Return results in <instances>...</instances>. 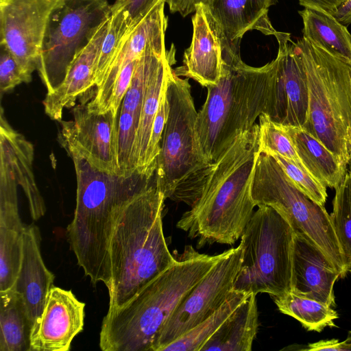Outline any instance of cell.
<instances>
[{"label":"cell","mask_w":351,"mask_h":351,"mask_svg":"<svg viewBox=\"0 0 351 351\" xmlns=\"http://www.w3.org/2000/svg\"><path fill=\"white\" fill-rule=\"evenodd\" d=\"M259 153L256 123L238 134L213 162L199 199L177 223L190 238L197 239L198 248L213 243L232 245L241 237L256 206L251 190Z\"/></svg>","instance_id":"obj_1"},{"label":"cell","mask_w":351,"mask_h":351,"mask_svg":"<svg viewBox=\"0 0 351 351\" xmlns=\"http://www.w3.org/2000/svg\"><path fill=\"white\" fill-rule=\"evenodd\" d=\"M165 200L154 182L113 210L108 308L128 302L174 262L163 232Z\"/></svg>","instance_id":"obj_2"},{"label":"cell","mask_w":351,"mask_h":351,"mask_svg":"<svg viewBox=\"0 0 351 351\" xmlns=\"http://www.w3.org/2000/svg\"><path fill=\"white\" fill-rule=\"evenodd\" d=\"M276 78L275 59L262 66H249L241 58L240 41L227 44L221 78L206 87L207 96L197 114V141L207 162L213 163L262 114L271 117Z\"/></svg>","instance_id":"obj_3"},{"label":"cell","mask_w":351,"mask_h":351,"mask_svg":"<svg viewBox=\"0 0 351 351\" xmlns=\"http://www.w3.org/2000/svg\"><path fill=\"white\" fill-rule=\"evenodd\" d=\"M128 302L108 308L99 334L104 351H152L153 341L177 306L222 256L190 245Z\"/></svg>","instance_id":"obj_4"},{"label":"cell","mask_w":351,"mask_h":351,"mask_svg":"<svg viewBox=\"0 0 351 351\" xmlns=\"http://www.w3.org/2000/svg\"><path fill=\"white\" fill-rule=\"evenodd\" d=\"M77 180L76 205L66 228L70 249L93 285L110 284L108 243L113 210L154 181L138 173L123 177L103 172L73 152Z\"/></svg>","instance_id":"obj_5"},{"label":"cell","mask_w":351,"mask_h":351,"mask_svg":"<svg viewBox=\"0 0 351 351\" xmlns=\"http://www.w3.org/2000/svg\"><path fill=\"white\" fill-rule=\"evenodd\" d=\"M169 105L154 182L166 199L190 208L199 199L213 163L202 155L197 136L196 111L189 78L171 71L167 86Z\"/></svg>","instance_id":"obj_6"},{"label":"cell","mask_w":351,"mask_h":351,"mask_svg":"<svg viewBox=\"0 0 351 351\" xmlns=\"http://www.w3.org/2000/svg\"><path fill=\"white\" fill-rule=\"evenodd\" d=\"M295 46L308 93L303 128L347 167L351 159V66L303 37Z\"/></svg>","instance_id":"obj_7"},{"label":"cell","mask_w":351,"mask_h":351,"mask_svg":"<svg viewBox=\"0 0 351 351\" xmlns=\"http://www.w3.org/2000/svg\"><path fill=\"white\" fill-rule=\"evenodd\" d=\"M295 232L270 206H259L241 238L242 262L234 290L278 296L291 289Z\"/></svg>","instance_id":"obj_8"},{"label":"cell","mask_w":351,"mask_h":351,"mask_svg":"<svg viewBox=\"0 0 351 351\" xmlns=\"http://www.w3.org/2000/svg\"><path fill=\"white\" fill-rule=\"evenodd\" d=\"M251 192L256 206H267L278 211L295 233L301 234L322 250L341 276L346 274L342 251L324 206L296 188L277 161L265 152L258 156Z\"/></svg>","instance_id":"obj_9"},{"label":"cell","mask_w":351,"mask_h":351,"mask_svg":"<svg viewBox=\"0 0 351 351\" xmlns=\"http://www.w3.org/2000/svg\"><path fill=\"white\" fill-rule=\"evenodd\" d=\"M111 14L108 0H63L52 11L37 71L47 93L63 81L75 56Z\"/></svg>","instance_id":"obj_10"},{"label":"cell","mask_w":351,"mask_h":351,"mask_svg":"<svg viewBox=\"0 0 351 351\" xmlns=\"http://www.w3.org/2000/svg\"><path fill=\"white\" fill-rule=\"evenodd\" d=\"M242 252L241 243L223 252L216 265L191 289L156 335L152 351H162L223 305L234 291Z\"/></svg>","instance_id":"obj_11"},{"label":"cell","mask_w":351,"mask_h":351,"mask_svg":"<svg viewBox=\"0 0 351 351\" xmlns=\"http://www.w3.org/2000/svg\"><path fill=\"white\" fill-rule=\"evenodd\" d=\"M0 157V227L22 233L25 225L19 213L18 186L23 189L32 219L46 212L33 173V145L9 124H1Z\"/></svg>","instance_id":"obj_12"},{"label":"cell","mask_w":351,"mask_h":351,"mask_svg":"<svg viewBox=\"0 0 351 351\" xmlns=\"http://www.w3.org/2000/svg\"><path fill=\"white\" fill-rule=\"evenodd\" d=\"M119 111L90 112L84 104L73 109V120H60L58 141L69 152L86 159L98 170L119 176Z\"/></svg>","instance_id":"obj_13"},{"label":"cell","mask_w":351,"mask_h":351,"mask_svg":"<svg viewBox=\"0 0 351 351\" xmlns=\"http://www.w3.org/2000/svg\"><path fill=\"white\" fill-rule=\"evenodd\" d=\"M63 0H0V45L12 54L29 80L37 70L52 11Z\"/></svg>","instance_id":"obj_14"},{"label":"cell","mask_w":351,"mask_h":351,"mask_svg":"<svg viewBox=\"0 0 351 351\" xmlns=\"http://www.w3.org/2000/svg\"><path fill=\"white\" fill-rule=\"evenodd\" d=\"M278 43L272 121L286 126L303 128L308 115V93L306 73L295 42L289 33L274 36Z\"/></svg>","instance_id":"obj_15"},{"label":"cell","mask_w":351,"mask_h":351,"mask_svg":"<svg viewBox=\"0 0 351 351\" xmlns=\"http://www.w3.org/2000/svg\"><path fill=\"white\" fill-rule=\"evenodd\" d=\"M193 36L184 52L182 65L174 69L178 76L191 78L204 87L216 84L223 71V52L229 40L212 15L200 3L192 16Z\"/></svg>","instance_id":"obj_16"},{"label":"cell","mask_w":351,"mask_h":351,"mask_svg":"<svg viewBox=\"0 0 351 351\" xmlns=\"http://www.w3.org/2000/svg\"><path fill=\"white\" fill-rule=\"evenodd\" d=\"M85 303L71 290L53 286L40 317L34 323L29 351H69L84 329Z\"/></svg>","instance_id":"obj_17"},{"label":"cell","mask_w":351,"mask_h":351,"mask_svg":"<svg viewBox=\"0 0 351 351\" xmlns=\"http://www.w3.org/2000/svg\"><path fill=\"white\" fill-rule=\"evenodd\" d=\"M165 3L162 0L156 4L126 36L94 97L86 104L89 111L105 112L110 110L116 79L125 64L147 53L167 52L165 34L167 19L164 13Z\"/></svg>","instance_id":"obj_18"},{"label":"cell","mask_w":351,"mask_h":351,"mask_svg":"<svg viewBox=\"0 0 351 351\" xmlns=\"http://www.w3.org/2000/svg\"><path fill=\"white\" fill-rule=\"evenodd\" d=\"M339 276L322 250L301 234L295 233L291 292L331 307L335 305L333 287Z\"/></svg>","instance_id":"obj_19"},{"label":"cell","mask_w":351,"mask_h":351,"mask_svg":"<svg viewBox=\"0 0 351 351\" xmlns=\"http://www.w3.org/2000/svg\"><path fill=\"white\" fill-rule=\"evenodd\" d=\"M23 257L13 288L21 295L32 323L44 309L55 276L46 267L40 252L41 237L34 223L25 225L22 232Z\"/></svg>","instance_id":"obj_20"},{"label":"cell","mask_w":351,"mask_h":351,"mask_svg":"<svg viewBox=\"0 0 351 351\" xmlns=\"http://www.w3.org/2000/svg\"><path fill=\"white\" fill-rule=\"evenodd\" d=\"M109 19L75 56L60 84L52 93L46 95L43 100L45 112L51 119L62 120L64 108L73 105L80 95L95 86V67L108 31Z\"/></svg>","instance_id":"obj_21"},{"label":"cell","mask_w":351,"mask_h":351,"mask_svg":"<svg viewBox=\"0 0 351 351\" xmlns=\"http://www.w3.org/2000/svg\"><path fill=\"white\" fill-rule=\"evenodd\" d=\"M278 0H214L209 10L230 41H239L248 31L275 36L278 31L269 16V8Z\"/></svg>","instance_id":"obj_22"},{"label":"cell","mask_w":351,"mask_h":351,"mask_svg":"<svg viewBox=\"0 0 351 351\" xmlns=\"http://www.w3.org/2000/svg\"><path fill=\"white\" fill-rule=\"evenodd\" d=\"M283 126L306 171L325 186L337 187L346 176V167L303 128Z\"/></svg>","instance_id":"obj_23"},{"label":"cell","mask_w":351,"mask_h":351,"mask_svg":"<svg viewBox=\"0 0 351 351\" xmlns=\"http://www.w3.org/2000/svg\"><path fill=\"white\" fill-rule=\"evenodd\" d=\"M256 295L251 293L222 323L201 351H250L259 322Z\"/></svg>","instance_id":"obj_24"},{"label":"cell","mask_w":351,"mask_h":351,"mask_svg":"<svg viewBox=\"0 0 351 351\" xmlns=\"http://www.w3.org/2000/svg\"><path fill=\"white\" fill-rule=\"evenodd\" d=\"M303 38L351 66V34L332 14L304 8L299 11Z\"/></svg>","instance_id":"obj_25"},{"label":"cell","mask_w":351,"mask_h":351,"mask_svg":"<svg viewBox=\"0 0 351 351\" xmlns=\"http://www.w3.org/2000/svg\"><path fill=\"white\" fill-rule=\"evenodd\" d=\"M176 62L175 48L171 45L168 57L151 81L144 97L136 133L137 172L149 180L146 173L147 157L154 118L169 75Z\"/></svg>","instance_id":"obj_26"},{"label":"cell","mask_w":351,"mask_h":351,"mask_svg":"<svg viewBox=\"0 0 351 351\" xmlns=\"http://www.w3.org/2000/svg\"><path fill=\"white\" fill-rule=\"evenodd\" d=\"M32 328L21 295L0 291V351H29Z\"/></svg>","instance_id":"obj_27"},{"label":"cell","mask_w":351,"mask_h":351,"mask_svg":"<svg viewBox=\"0 0 351 351\" xmlns=\"http://www.w3.org/2000/svg\"><path fill=\"white\" fill-rule=\"evenodd\" d=\"M278 310L298 320L309 331L321 332L326 327L335 326L334 321L338 315L330 306L291 291L278 296H274Z\"/></svg>","instance_id":"obj_28"},{"label":"cell","mask_w":351,"mask_h":351,"mask_svg":"<svg viewBox=\"0 0 351 351\" xmlns=\"http://www.w3.org/2000/svg\"><path fill=\"white\" fill-rule=\"evenodd\" d=\"M250 294L234 291L210 317L166 346L162 351H201L202 348L222 323Z\"/></svg>","instance_id":"obj_29"},{"label":"cell","mask_w":351,"mask_h":351,"mask_svg":"<svg viewBox=\"0 0 351 351\" xmlns=\"http://www.w3.org/2000/svg\"><path fill=\"white\" fill-rule=\"evenodd\" d=\"M171 50V49H170ZM170 51L163 53H149L138 60L130 86L122 101L120 110L132 113L139 121L147 89Z\"/></svg>","instance_id":"obj_30"},{"label":"cell","mask_w":351,"mask_h":351,"mask_svg":"<svg viewBox=\"0 0 351 351\" xmlns=\"http://www.w3.org/2000/svg\"><path fill=\"white\" fill-rule=\"evenodd\" d=\"M330 219L340 245L346 272L351 271V171L335 188Z\"/></svg>","instance_id":"obj_31"},{"label":"cell","mask_w":351,"mask_h":351,"mask_svg":"<svg viewBox=\"0 0 351 351\" xmlns=\"http://www.w3.org/2000/svg\"><path fill=\"white\" fill-rule=\"evenodd\" d=\"M134 29V28H133ZM131 29L122 10L112 11L95 71V86L99 87L118 50Z\"/></svg>","instance_id":"obj_32"},{"label":"cell","mask_w":351,"mask_h":351,"mask_svg":"<svg viewBox=\"0 0 351 351\" xmlns=\"http://www.w3.org/2000/svg\"><path fill=\"white\" fill-rule=\"evenodd\" d=\"M23 257L22 233L0 227V291L12 289Z\"/></svg>","instance_id":"obj_33"},{"label":"cell","mask_w":351,"mask_h":351,"mask_svg":"<svg viewBox=\"0 0 351 351\" xmlns=\"http://www.w3.org/2000/svg\"><path fill=\"white\" fill-rule=\"evenodd\" d=\"M138 121L130 112L119 110L118 120L119 176H132L137 172L136 133Z\"/></svg>","instance_id":"obj_34"},{"label":"cell","mask_w":351,"mask_h":351,"mask_svg":"<svg viewBox=\"0 0 351 351\" xmlns=\"http://www.w3.org/2000/svg\"><path fill=\"white\" fill-rule=\"evenodd\" d=\"M258 127L260 152L276 153L304 169L282 125L274 122L264 113L258 117Z\"/></svg>","instance_id":"obj_35"},{"label":"cell","mask_w":351,"mask_h":351,"mask_svg":"<svg viewBox=\"0 0 351 351\" xmlns=\"http://www.w3.org/2000/svg\"><path fill=\"white\" fill-rule=\"evenodd\" d=\"M266 154L271 156L277 161L287 178L296 188L315 202L324 205L327 197L326 186L314 178L304 169L289 160L274 152Z\"/></svg>","instance_id":"obj_36"},{"label":"cell","mask_w":351,"mask_h":351,"mask_svg":"<svg viewBox=\"0 0 351 351\" xmlns=\"http://www.w3.org/2000/svg\"><path fill=\"white\" fill-rule=\"evenodd\" d=\"M0 45V91L2 95L17 85L29 81L10 51L5 46Z\"/></svg>","instance_id":"obj_37"},{"label":"cell","mask_w":351,"mask_h":351,"mask_svg":"<svg viewBox=\"0 0 351 351\" xmlns=\"http://www.w3.org/2000/svg\"><path fill=\"white\" fill-rule=\"evenodd\" d=\"M162 0H115L111 10H122L131 29L134 28Z\"/></svg>","instance_id":"obj_38"},{"label":"cell","mask_w":351,"mask_h":351,"mask_svg":"<svg viewBox=\"0 0 351 351\" xmlns=\"http://www.w3.org/2000/svg\"><path fill=\"white\" fill-rule=\"evenodd\" d=\"M139 58L131 61L125 64L118 75L110 100V110L112 109L119 111L122 101L130 86Z\"/></svg>","instance_id":"obj_39"},{"label":"cell","mask_w":351,"mask_h":351,"mask_svg":"<svg viewBox=\"0 0 351 351\" xmlns=\"http://www.w3.org/2000/svg\"><path fill=\"white\" fill-rule=\"evenodd\" d=\"M171 13L178 12L183 17L195 11L197 5L209 6L214 0H164Z\"/></svg>","instance_id":"obj_40"},{"label":"cell","mask_w":351,"mask_h":351,"mask_svg":"<svg viewBox=\"0 0 351 351\" xmlns=\"http://www.w3.org/2000/svg\"><path fill=\"white\" fill-rule=\"evenodd\" d=\"M304 8L318 9L332 14L343 3L348 0H298Z\"/></svg>","instance_id":"obj_41"},{"label":"cell","mask_w":351,"mask_h":351,"mask_svg":"<svg viewBox=\"0 0 351 351\" xmlns=\"http://www.w3.org/2000/svg\"><path fill=\"white\" fill-rule=\"evenodd\" d=\"M304 350L308 351H351L343 341L338 339L321 340L309 343Z\"/></svg>","instance_id":"obj_42"},{"label":"cell","mask_w":351,"mask_h":351,"mask_svg":"<svg viewBox=\"0 0 351 351\" xmlns=\"http://www.w3.org/2000/svg\"><path fill=\"white\" fill-rule=\"evenodd\" d=\"M332 15L342 25L348 27L351 24V0L343 3Z\"/></svg>","instance_id":"obj_43"},{"label":"cell","mask_w":351,"mask_h":351,"mask_svg":"<svg viewBox=\"0 0 351 351\" xmlns=\"http://www.w3.org/2000/svg\"><path fill=\"white\" fill-rule=\"evenodd\" d=\"M343 342L351 350V330L348 332L347 338L343 341Z\"/></svg>","instance_id":"obj_44"},{"label":"cell","mask_w":351,"mask_h":351,"mask_svg":"<svg viewBox=\"0 0 351 351\" xmlns=\"http://www.w3.org/2000/svg\"><path fill=\"white\" fill-rule=\"evenodd\" d=\"M350 170H351V159H350Z\"/></svg>","instance_id":"obj_45"},{"label":"cell","mask_w":351,"mask_h":351,"mask_svg":"<svg viewBox=\"0 0 351 351\" xmlns=\"http://www.w3.org/2000/svg\"><path fill=\"white\" fill-rule=\"evenodd\" d=\"M350 171H351V170H350Z\"/></svg>","instance_id":"obj_46"}]
</instances>
